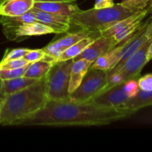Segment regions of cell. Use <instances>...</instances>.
I'll list each match as a JSON object with an SVG mask.
<instances>
[{"label":"cell","mask_w":152,"mask_h":152,"mask_svg":"<svg viewBox=\"0 0 152 152\" xmlns=\"http://www.w3.org/2000/svg\"><path fill=\"white\" fill-rule=\"evenodd\" d=\"M134 114L124 108H106L92 102L48 100L46 105L13 126H93L110 124Z\"/></svg>","instance_id":"6da1fadb"},{"label":"cell","mask_w":152,"mask_h":152,"mask_svg":"<svg viewBox=\"0 0 152 152\" xmlns=\"http://www.w3.org/2000/svg\"><path fill=\"white\" fill-rule=\"evenodd\" d=\"M46 77L23 90L6 95L0 108V126H13L46 105Z\"/></svg>","instance_id":"7a4b0ae2"},{"label":"cell","mask_w":152,"mask_h":152,"mask_svg":"<svg viewBox=\"0 0 152 152\" xmlns=\"http://www.w3.org/2000/svg\"><path fill=\"white\" fill-rule=\"evenodd\" d=\"M135 13L121 3H115L112 7L106 8L80 9L70 16V20L71 24L80 29L100 32Z\"/></svg>","instance_id":"3957f363"},{"label":"cell","mask_w":152,"mask_h":152,"mask_svg":"<svg viewBox=\"0 0 152 152\" xmlns=\"http://www.w3.org/2000/svg\"><path fill=\"white\" fill-rule=\"evenodd\" d=\"M74 59L57 62L52 65L46 77V90L48 100H69L71 70Z\"/></svg>","instance_id":"277c9868"},{"label":"cell","mask_w":152,"mask_h":152,"mask_svg":"<svg viewBox=\"0 0 152 152\" xmlns=\"http://www.w3.org/2000/svg\"><path fill=\"white\" fill-rule=\"evenodd\" d=\"M108 71L89 68L80 86L69 95V100L87 102L101 93L107 83Z\"/></svg>","instance_id":"5b68a950"},{"label":"cell","mask_w":152,"mask_h":152,"mask_svg":"<svg viewBox=\"0 0 152 152\" xmlns=\"http://www.w3.org/2000/svg\"><path fill=\"white\" fill-rule=\"evenodd\" d=\"M151 42V41L147 40L134 54L125 61L122 68L116 71L121 75L123 83L130 79L139 78L140 73L143 67L148 62L147 60V52Z\"/></svg>","instance_id":"8992f818"},{"label":"cell","mask_w":152,"mask_h":152,"mask_svg":"<svg viewBox=\"0 0 152 152\" xmlns=\"http://www.w3.org/2000/svg\"><path fill=\"white\" fill-rule=\"evenodd\" d=\"M93 36H101L99 32L96 31H86V30H82L77 31L75 33H71L64 36L62 38L54 41L48 45L43 50L46 51V54L54 59L55 62L56 59L69 47H71L75 43L83 39L87 38V37H93Z\"/></svg>","instance_id":"52a82bcc"},{"label":"cell","mask_w":152,"mask_h":152,"mask_svg":"<svg viewBox=\"0 0 152 152\" xmlns=\"http://www.w3.org/2000/svg\"><path fill=\"white\" fill-rule=\"evenodd\" d=\"M128 99L122 83L98 94L89 102L106 108H122Z\"/></svg>","instance_id":"ba28073f"},{"label":"cell","mask_w":152,"mask_h":152,"mask_svg":"<svg viewBox=\"0 0 152 152\" xmlns=\"http://www.w3.org/2000/svg\"><path fill=\"white\" fill-rule=\"evenodd\" d=\"M6 38L10 41L17 40L32 36H41L55 34L53 30L47 25L39 22L24 23L11 29L2 30Z\"/></svg>","instance_id":"9c48e42d"},{"label":"cell","mask_w":152,"mask_h":152,"mask_svg":"<svg viewBox=\"0 0 152 152\" xmlns=\"http://www.w3.org/2000/svg\"><path fill=\"white\" fill-rule=\"evenodd\" d=\"M33 7L42 11L68 16L80 10L76 0H35Z\"/></svg>","instance_id":"30bf717a"},{"label":"cell","mask_w":152,"mask_h":152,"mask_svg":"<svg viewBox=\"0 0 152 152\" xmlns=\"http://www.w3.org/2000/svg\"><path fill=\"white\" fill-rule=\"evenodd\" d=\"M117 45L113 37H104L100 36L95 39L85 50L75 57L74 61L80 59H86L90 62H93L97 58L110 51Z\"/></svg>","instance_id":"8fae6325"},{"label":"cell","mask_w":152,"mask_h":152,"mask_svg":"<svg viewBox=\"0 0 152 152\" xmlns=\"http://www.w3.org/2000/svg\"><path fill=\"white\" fill-rule=\"evenodd\" d=\"M31 11L34 13L37 21L52 28L55 34H63L70 29V16L55 14L42 11L33 7Z\"/></svg>","instance_id":"7c38bea8"},{"label":"cell","mask_w":152,"mask_h":152,"mask_svg":"<svg viewBox=\"0 0 152 152\" xmlns=\"http://www.w3.org/2000/svg\"><path fill=\"white\" fill-rule=\"evenodd\" d=\"M35 0H4L0 4V16H17L30 11Z\"/></svg>","instance_id":"4fadbf2b"},{"label":"cell","mask_w":152,"mask_h":152,"mask_svg":"<svg viewBox=\"0 0 152 152\" xmlns=\"http://www.w3.org/2000/svg\"><path fill=\"white\" fill-rule=\"evenodd\" d=\"M92 64V62L86 59H80L74 61L72 66L71 76H70L69 88V94L80 86L82 80Z\"/></svg>","instance_id":"5bb4252c"},{"label":"cell","mask_w":152,"mask_h":152,"mask_svg":"<svg viewBox=\"0 0 152 152\" xmlns=\"http://www.w3.org/2000/svg\"><path fill=\"white\" fill-rule=\"evenodd\" d=\"M54 63V59L49 56L45 59L31 62L27 68L24 76L28 78L40 80L46 77Z\"/></svg>","instance_id":"9a60e30c"},{"label":"cell","mask_w":152,"mask_h":152,"mask_svg":"<svg viewBox=\"0 0 152 152\" xmlns=\"http://www.w3.org/2000/svg\"><path fill=\"white\" fill-rule=\"evenodd\" d=\"M149 105H152V91H145L139 89L134 97L128 99L122 108L135 113L138 110Z\"/></svg>","instance_id":"2e32d148"},{"label":"cell","mask_w":152,"mask_h":152,"mask_svg":"<svg viewBox=\"0 0 152 152\" xmlns=\"http://www.w3.org/2000/svg\"><path fill=\"white\" fill-rule=\"evenodd\" d=\"M100 36H93V37H87V38L83 39L75 43L74 45L67 48L58 59H56L55 62H61V61L68 60V59H75L77 57L79 54L82 53L85 50L86 47L89 45L94 40L98 38Z\"/></svg>","instance_id":"e0dca14e"},{"label":"cell","mask_w":152,"mask_h":152,"mask_svg":"<svg viewBox=\"0 0 152 152\" xmlns=\"http://www.w3.org/2000/svg\"><path fill=\"white\" fill-rule=\"evenodd\" d=\"M37 22L34 13L31 11L27 12L24 14L17 16H1L0 17V23L2 26V30L11 29L19 25L28 22Z\"/></svg>","instance_id":"ac0fdd59"},{"label":"cell","mask_w":152,"mask_h":152,"mask_svg":"<svg viewBox=\"0 0 152 152\" xmlns=\"http://www.w3.org/2000/svg\"><path fill=\"white\" fill-rule=\"evenodd\" d=\"M38 80H36V79L28 78L25 76L11 79V80H3L4 94L6 96V95L11 94L23 90V89L29 87L30 86L35 83Z\"/></svg>","instance_id":"d6986e66"},{"label":"cell","mask_w":152,"mask_h":152,"mask_svg":"<svg viewBox=\"0 0 152 152\" xmlns=\"http://www.w3.org/2000/svg\"><path fill=\"white\" fill-rule=\"evenodd\" d=\"M152 0H122L121 4L134 12L141 11L148 6Z\"/></svg>","instance_id":"ffe728a7"},{"label":"cell","mask_w":152,"mask_h":152,"mask_svg":"<svg viewBox=\"0 0 152 152\" xmlns=\"http://www.w3.org/2000/svg\"><path fill=\"white\" fill-rule=\"evenodd\" d=\"M29 65L30 64H28L26 66L16 68V69H0V78L3 80H6L22 77L25 74Z\"/></svg>","instance_id":"44dd1931"},{"label":"cell","mask_w":152,"mask_h":152,"mask_svg":"<svg viewBox=\"0 0 152 152\" xmlns=\"http://www.w3.org/2000/svg\"><path fill=\"white\" fill-rule=\"evenodd\" d=\"M90 68H95L98 70H104V71H110L112 69L111 61H110V56L108 52L104 54L101 55L98 58H97L92 64L91 65Z\"/></svg>","instance_id":"7402d4cb"},{"label":"cell","mask_w":152,"mask_h":152,"mask_svg":"<svg viewBox=\"0 0 152 152\" xmlns=\"http://www.w3.org/2000/svg\"><path fill=\"white\" fill-rule=\"evenodd\" d=\"M30 49L24 48H19L14 49H7L6 50L2 59L1 62H5V61L12 60V59H21L25 57V54L28 53Z\"/></svg>","instance_id":"603a6c76"},{"label":"cell","mask_w":152,"mask_h":152,"mask_svg":"<svg viewBox=\"0 0 152 152\" xmlns=\"http://www.w3.org/2000/svg\"><path fill=\"white\" fill-rule=\"evenodd\" d=\"M138 79L139 78H134L130 79L127 80L125 83H123L124 89L125 91L126 92L127 95L129 98H133L137 94L139 87L138 84Z\"/></svg>","instance_id":"cb8c5ba5"},{"label":"cell","mask_w":152,"mask_h":152,"mask_svg":"<svg viewBox=\"0 0 152 152\" xmlns=\"http://www.w3.org/2000/svg\"><path fill=\"white\" fill-rule=\"evenodd\" d=\"M28 64H30V62H28L25 58L12 59L5 62H0V69H16L26 66Z\"/></svg>","instance_id":"d4e9b609"},{"label":"cell","mask_w":152,"mask_h":152,"mask_svg":"<svg viewBox=\"0 0 152 152\" xmlns=\"http://www.w3.org/2000/svg\"><path fill=\"white\" fill-rule=\"evenodd\" d=\"M48 55L46 54V51L42 49H30L28 51V53L25 54V59L28 61V62L31 63V62H37V61L42 60V59H45L46 58L48 57Z\"/></svg>","instance_id":"484cf974"},{"label":"cell","mask_w":152,"mask_h":152,"mask_svg":"<svg viewBox=\"0 0 152 152\" xmlns=\"http://www.w3.org/2000/svg\"><path fill=\"white\" fill-rule=\"evenodd\" d=\"M139 89L145 91H152V74H148L138 79Z\"/></svg>","instance_id":"4316f807"},{"label":"cell","mask_w":152,"mask_h":152,"mask_svg":"<svg viewBox=\"0 0 152 152\" xmlns=\"http://www.w3.org/2000/svg\"><path fill=\"white\" fill-rule=\"evenodd\" d=\"M114 0H95L94 8L101 9L110 7L114 4Z\"/></svg>","instance_id":"83f0119b"},{"label":"cell","mask_w":152,"mask_h":152,"mask_svg":"<svg viewBox=\"0 0 152 152\" xmlns=\"http://www.w3.org/2000/svg\"><path fill=\"white\" fill-rule=\"evenodd\" d=\"M146 37H147L148 40L152 42V22L148 28L147 32H146Z\"/></svg>","instance_id":"f1b7e54d"},{"label":"cell","mask_w":152,"mask_h":152,"mask_svg":"<svg viewBox=\"0 0 152 152\" xmlns=\"http://www.w3.org/2000/svg\"><path fill=\"white\" fill-rule=\"evenodd\" d=\"M5 97V94L4 92V83H3V80L0 78V98L4 99Z\"/></svg>","instance_id":"f546056e"},{"label":"cell","mask_w":152,"mask_h":152,"mask_svg":"<svg viewBox=\"0 0 152 152\" xmlns=\"http://www.w3.org/2000/svg\"><path fill=\"white\" fill-rule=\"evenodd\" d=\"M152 59V42H151L150 45H149L148 49L147 52V60L148 62H149L150 60Z\"/></svg>","instance_id":"4dcf8cb0"},{"label":"cell","mask_w":152,"mask_h":152,"mask_svg":"<svg viewBox=\"0 0 152 152\" xmlns=\"http://www.w3.org/2000/svg\"><path fill=\"white\" fill-rule=\"evenodd\" d=\"M2 102H3V99L0 98V108H1V104H2Z\"/></svg>","instance_id":"1f68e13d"},{"label":"cell","mask_w":152,"mask_h":152,"mask_svg":"<svg viewBox=\"0 0 152 152\" xmlns=\"http://www.w3.org/2000/svg\"><path fill=\"white\" fill-rule=\"evenodd\" d=\"M4 1V0H0V4H1V2H2V1Z\"/></svg>","instance_id":"d6a6232c"},{"label":"cell","mask_w":152,"mask_h":152,"mask_svg":"<svg viewBox=\"0 0 152 152\" xmlns=\"http://www.w3.org/2000/svg\"><path fill=\"white\" fill-rule=\"evenodd\" d=\"M0 17H1V16H0Z\"/></svg>","instance_id":"836d02e7"}]
</instances>
